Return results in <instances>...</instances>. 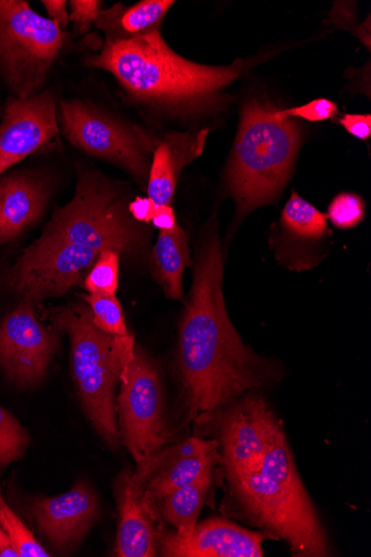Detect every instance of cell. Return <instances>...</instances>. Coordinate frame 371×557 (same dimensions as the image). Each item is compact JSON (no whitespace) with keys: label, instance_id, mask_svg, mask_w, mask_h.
I'll return each mask as SVG.
<instances>
[{"label":"cell","instance_id":"cell-1","mask_svg":"<svg viewBox=\"0 0 371 557\" xmlns=\"http://www.w3.org/2000/svg\"><path fill=\"white\" fill-rule=\"evenodd\" d=\"M223 277V252L214 232L199 248L178 329L176 363L189 420L223 408L276 376L270 363L243 343L230 320Z\"/></svg>","mask_w":371,"mask_h":557},{"label":"cell","instance_id":"cell-2","mask_svg":"<svg viewBox=\"0 0 371 557\" xmlns=\"http://www.w3.org/2000/svg\"><path fill=\"white\" fill-rule=\"evenodd\" d=\"M89 67L111 73L139 103L170 115L197 119L215 114L227 103L223 94L243 70L190 62L176 54L161 30L106 44L86 59Z\"/></svg>","mask_w":371,"mask_h":557},{"label":"cell","instance_id":"cell-3","mask_svg":"<svg viewBox=\"0 0 371 557\" xmlns=\"http://www.w3.org/2000/svg\"><path fill=\"white\" fill-rule=\"evenodd\" d=\"M227 482L238 512L270 537L285 541L294 556H331L326 532L299 478L281 421L261 468Z\"/></svg>","mask_w":371,"mask_h":557},{"label":"cell","instance_id":"cell-4","mask_svg":"<svg viewBox=\"0 0 371 557\" xmlns=\"http://www.w3.org/2000/svg\"><path fill=\"white\" fill-rule=\"evenodd\" d=\"M49 318L52 327L70 337L73 379L89 422L106 444L119 449L116 392L134 359V336L100 331L86 302L51 311Z\"/></svg>","mask_w":371,"mask_h":557},{"label":"cell","instance_id":"cell-5","mask_svg":"<svg viewBox=\"0 0 371 557\" xmlns=\"http://www.w3.org/2000/svg\"><path fill=\"white\" fill-rule=\"evenodd\" d=\"M268 101L250 100L242 119L227 174L239 213L270 205L292 173L300 143V129L290 117Z\"/></svg>","mask_w":371,"mask_h":557},{"label":"cell","instance_id":"cell-6","mask_svg":"<svg viewBox=\"0 0 371 557\" xmlns=\"http://www.w3.org/2000/svg\"><path fill=\"white\" fill-rule=\"evenodd\" d=\"M121 194L102 176L85 172L74 198L52 215L42 233L97 251L137 256L146 237Z\"/></svg>","mask_w":371,"mask_h":557},{"label":"cell","instance_id":"cell-7","mask_svg":"<svg viewBox=\"0 0 371 557\" xmlns=\"http://www.w3.org/2000/svg\"><path fill=\"white\" fill-rule=\"evenodd\" d=\"M67 40V32L25 0H0V79L11 96L38 94Z\"/></svg>","mask_w":371,"mask_h":557},{"label":"cell","instance_id":"cell-8","mask_svg":"<svg viewBox=\"0 0 371 557\" xmlns=\"http://www.w3.org/2000/svg\"><path fill=\"white\" fill-rule=\"evenodd\" d=\"M194 421L196 436L219 442L220 465L226 479L234 480L261 468L280 420L262 397L247 394L223 408L199 414Z\"/></svg>","mask_w":371,"mask_h":557},{"label":"cell","instance_id":"cell-9","mask_svg":"<svg viewBox=\"0 0 371 557\" xmlns=\"http://www.w3.org/2000/svg\"><path fill=\"white\" fill-rule=\"evenodd\" d=\"M58 117L76 148L123 168L139 181L149 176L157 143L144 129L81 100H62Z\"/></svg>","mask_w":371,"mask_h":557},{"label":"cell","instance_id":"cell-10","mask_svg":"<svg viewBox=\"0 0 371 557\" xmlns=\"http://www.w3.org/2000/svg\"><path fill=\"white\" fill-rule=\"evenodd\" d=\"M120 385L116 399L120 433L138 465L175 441L165 418L161 374L138 345H135L134 359L122 372Z\"/></svg>","mask_w":371,"mask_h":557},{"label":"cell","instance_id":"cell-11","mask_svg":"<svg viewBox=\"0 0 371 557\" xmlns=\"http://www.w3.org/2000/svg\"><path fill=\"white\" fill-rule=\"evenodd\" d=\"M100 251L42 233L4 276L8 287L34 304L65 295L85 280Z\"/></svg>","mask_w":371,"mask_h":557},{"label":"cell","instance_id":"cell-12","mask_svg":"<svg viewBox=\"0 0 371 557\" xmlns=\"http://www.w3.org/2000/svg\"><path fill=\"white\" fill-rule=\"evenodd\" d=\"M35 307L21 300L0 321V368L20 388L36 387L45 380L60 347V332L41 323Z\"/></svg>","mask_w":371,"mask_h":557},{"label":"cell","instance_id":"cell-13","mask_svg":"<svg viewBox=\"0 0 371 557\" xmlns=\"http://www.w3.org/2000/svg\"><path fill=\"white\" fill-rule=\"evenodd\" d=\"M157 450L138 463L136 471H124L116 481L120 512L116 556L153 557L158 554L159 537L165 531L162 527L164 520L146 492V481L154 466Z\"/></svg>","mask_w":371,"mask_h":557},{"label":"cell","instance_id":"cell-14","mask_svg":"<svg viewBox=\"0 0 371 557\" xmlns=\"http://www.w3.org/2000/svg\"><path fill=\"white\" fill-rule=\"evenodd\" d=\"M0 121V176L60 135L57 96L51 90L26 99L10 96Z\"/></svg>","mask_w":371,"mask_h":557},{"label":"cell","instance_id":"cell-15","mask_svg":"<svg viewBox=\"0 0 371 557\" xmlns=\"http://www.w3.org/2000/svg\"><path fill=\"white\" fill-rule=\"evenodd\" d=\"M263 531L244 529L222 518L197 524L186 537L164 531L159 537L158 553L168 557H262Z\"/></svg>","mask_w":371,"mask_h":557},{"label":"cell","instance_id":"cell-16","mask_svg":"<svg viewBox=\"0 0 371 557\" xmlns=\"http://www.w3.org/2000/svg\"><path fill=\"white\" fill-rule=\"evenodd\" d=\"M98 512L97 494L84 482L62 495L37 497L32 503L37 527L60 550H70L78 545L91 529Z\"/></svg>","mask_w":371,"mask_h":557},{"label":"cell","instance_id":"cell-17","mask_svg":"<svg viewBox=\"0 0 371 557\" xmlns=\"http://www.w3.org/2000/svg\"><path fill=\"white\" fill-rule=\"evenodd\" d=\"M221 461L220 444L200 436L163 446L157 450L154 466L146 481V492L157 504L184 487Z\"/></svg>","mask_w":371,"mask_h":557},{"label":"cell","instance_id":"cell-18","mask_svg":"<svg viewBox=\"0 0 371 557\" xmlns=\"http://www.w3.org/2000/svg\"><path fill=\"white\" fill-rule=\"evenodd\" d=\"M208 128L171 132L157 143L148 176V198L156 207H171L183 170L205 149Z\"/></svg>","mask_w":371,"mask_h":557},{"label":"cell","instance_id":"cell-19","mask_svg":"<svg viewBox=\"0 0 371 557\" xmlns=\"http://www.w3.org/2000/svg\"><path fill=\"white\" fill-rule=\"evenodd\" d=\"M49 193L47 183L35 174L0 176V245L15 240L40 220Z\"/></svg>","mask_w":371,"mask_h":557},{"label":"cell","instance_id":"cell-20","mask_svg":"<svg viewBox=\"0 0 371 557\" xmlns=\"http://www.w3.org/2000/svg\"><path fill=\"white\" fill-rule=\"evenodd\" d=\"M174 4V0H143L133 7L118 3L101 12L95 26L104 34L106 44L133 40L161 30Z\"/></svg>","mask_w":371,"mask_h":557},{"label":"cell","instance_id":"cell-21","mask_svg":"<svg viewBox=\"0 0 371 557\" xmlns=\"http://www.w3.org/2000/svg\"><path fill=\"white\" fill-rule=\"evenodd\" d=\"M189 264L188 238L181 225L161 231L153 247L152 265L154 276L169 298H183V275Z\"/></svg>","mask_w":371,"mask_h":557},{"label":"cell","instance_id":"cell-22","mask_svg":"<svg viewBox=\"0 0 371 557\" xmlns=\"http://www.w3.org/2000/svg\"><path fill=\"white\" fill-rule=\"evenodd\" d=\"M214 475L215 469L209 470L193 483L157 502L163 520L175 529L176 535L186 537L194 532Z\"/></svg>","mask_w":371,"mask_h":557},{"label":"cell","instance_id":"cell-23","mask_svg":"<svg viewBox=\"0 0 371 557\" xmlns=\"http://www.w3.org/2000/svg\"><path fill=\"white\" fill-rule=\"evenodd\" d=\"M282 222L286 230L301 238H321L329 232L326 216L296 193L283 211Z\"/></svg>","mask_w":371,"mask_h":557},{"label":"cell","instance_id":"cell-24","mask_svg":"<svg viewBox=\"0 0 371 557\" xmlns=\"http://www.w3.org/2000/svg\"><path fill=\"white\" fill-rule=\"evenodd\" d=\"M82 297L89 307L92 322L100 331L118 337L131 334L116 295L87 294Z\"/></svg>","mask_w":371,"mask_h":557},{"label":"cell","instance_id":"cell-25","mask_svg":"<svg viewBox=\"0 0 371 557\" xmlns=\"http://www.w3.org/2000/svg\"><path fill=\"white\" fill-rule=\"evenodd\" d=\"M30 437L21 422L0 407V468L18 462L29 446Z\"/></svg>","mask_w":371,"mask_h":557},{"label":"cell","instance_id":"cell-26","mask_svg":"<svg viewBox=\"0 0 371 557\" xmlns=\"http://www.w3.org/2000/svg\"><path fill=\"white\" fill-rule=\"evenodd\" d=\"M0 527L8 533L20 557H48L50 554L36 540L30 530L10 508L3 498H0Z\"/></svg>","mask_w":371,"mask_h":557},{"label":"cell","instance_id":"cell-27","mask_svg":"<svg viewBox=\"0 0 371 557\" xmlns=\"http://www.w3.org/2000/svg\"><path fill=\"white\" fill-rule=\"evenodd\" d=\"M121 256L114 250L100 252L97 261L85 277L88 294L116 295L120 278Z\"/></svg>","mask_w":371,"mask_h":557},{"label":"cell","instance_id":"cell-28","mask_svg":"<svg viewBox=\"0 0 371 557\" xmlns=\"http://www.w3.org/2000/svg\"><path fill=\"white\" fill-rule=\"evenodd\" d=\"M329 218L339 228H353L364 218V202L356 194L343 193L332 201Z\"/></svg>","mask_w":371,"mask_h":557},{"label":"cell","instance_id":"cell-29","mask_svg":"<svg viewBox=\"0 0 371 557\" xmlns=\"http://www.w3.org/2000/svg\"><path fill=\"white\" fill-rule=\"evenodd\" d=\"M69 7L71 10L70 23L74 25L78 35L89 32L103 11V2H98V0H72Z\"/></svg>","mask_w":371,"mask_h":557},{"label":"cell","instance_id":"cell-30","mask_svg":"<svg viewBox=\"0 0 371 557\" xmlns=\"http://www.w3.org/2000/svg\"><path fill=\"white\" fill-rule=\"evenodd\" d=\"M282 116L301 119L308 122H324L333 119L338 113L334 101L325 98L314 99L310 103L290 110H281Z\"/></svg>","mask_w":371,"mask_h":557},{"label":"cell","instance_id":"cell-31","mask_svg":"<svg viewBox=\"0 0 371 557\" xmlns=\"http://www.w3.org/2000/svg\"><path fill=\"white\" fill-rule=\"evenodd\" d=\"M344 128L356 138L367 140L371 136V116L348 114L341 121Z\"/></svg>","mask_w":371,"mask_h":557},{"label":"cell","instance_id":"cell-32","mask_svg":"<svg viewBox=\"0 0 371 557\" xmlns=\"http://www.w3.org/2000/svg\"><path fill=\"white\" fill-rule=\"evenodd\" d=\"M48 18L58 23L63 30H66L70 24V12L66 0H42Z\"/></svg>","mask_w":371,"mask_h":557},{"label":"cell","instance_id":"cell-33","mask_svg":"<svg viewBox=\"0 0 371 557\" xmlns=\"http://www.w3.org/2000/svg\"><path fill=\"white\" fill-rule=\"evenodd\" d=\"M128 209L129 213L137 222L148 223L152 220L156 206L149 198H137L131 202Z\"/></svg>","mask_w":371,"mask_h":557},{"label":"cell","instance_id":"cell-34","mask_svg":"<svg viewBox=\"0 0 371 557\" xmlns=\"http://www.w3.org/2000/svg\"><path fill=\"white\" fill-rule=\"evenodd\" d=\"M151 221L161 231H171L178 224L171 207H156Z\"/></svg>","mask_w":371,"mask_h":557},{"label":"cell","instance_id":"cell-35","mask_svg":"<svg viewBox=\"0 0 371 557\" xmlns=\"http://www.w3.org/2000/svg\"><path fill=\"white\" fill-rule=\"evenodd\" d=\"M0 557H20L8 533L0 527Z\"/></svg>","mask_w":371,"mask_h":557},{"label":"cell","instance_id":"cell-36","mask_svg":"<svg viewBox=\"0 0 371 557\" xmlns=\"http://www.w3.org/2000/svg\"><path fill=\"white\" fill-rule=\"evenodd\" d=\"M0 498H3L2 486H0Z\"/></svg>","mask_w":371,"mask_h":557}]
</instances>
